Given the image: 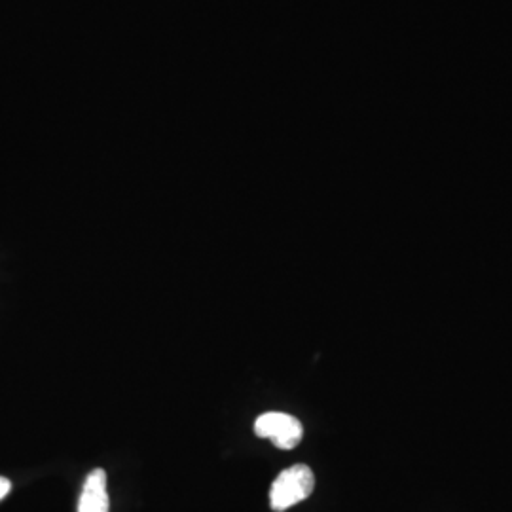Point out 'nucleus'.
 Returning <instances> with one entry per match:
<instances>
[{
	"label": "nucleus",
	"mask_w": 512,
	"mask_h": 512,
	"mask_svg": "<svg viewBox=\"0 0 512 512\" xmlns=\"http://www.w3.org/2000/svg\"><path fill=\"white\" fill-rule=\"evenodd\" d=\"M315 488V475L308 465H293L281 471L270 490V505L275 512L287 511L306 501Z\"/></svg>",
	"instance_id": "f257e3e1"
},
{
	"label": "nucleus",
	"mask_w": 512,
	"mask_h": 512,
	"mask_svg": "<svg viewBox=\"0 0 512 512\" xmlns=\"http://www.w3.org/2000/svg\"><path fill=\"white\" fill-rule=\"evenodd\" d=\"M256 437L274 442L279 450H293L304 437V427L298 418L285 412H266L255 421Z\"/></svg>",
	"instance_id": "f03ea898"
},
{
	"label": "nucleus",
	"mask_w": 512,
	"mask_h": 512,
	"mask_svg": "<svg viewBox=\"0 0 512 512\" xmlns=\"http://www.w3.org/2000/svg\"><path fill=\"white\" fill-rule=\"evenodd\" d=\"M109 509L107 473L103 469H95L84 482L80 501H78V512H109Z\"/></svg>",
	"instance_id": "7ed1b4c3"
},
{
	"label": "nucleus",
	"mask_w": 512,
	"mask_h": 512,
	"mask_svg": "<svg viewBox=\"0 0 512 512\" xmlns=\"http://www.w3.org/2000/svg\"><path fill=\"white\" fill-rule=\"evenodd\" d=\"M10 490H12V482L8 478L0 476V499H4L6 495L10 494Z\"/></svg>",
	"instance_id": "20e7f679"
}]
</instances>
